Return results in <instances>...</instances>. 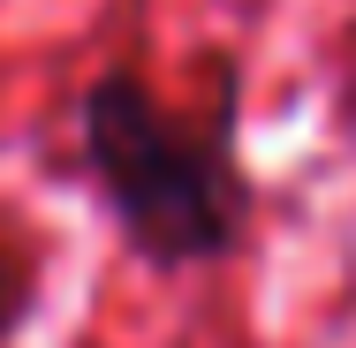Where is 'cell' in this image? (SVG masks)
<instances>
[{
	"mask_svg": "<svg viewBox=\"0 0 356 348\" xmlns=\"http://www.w3.org/2000/svg\"><path fill=\"white\" fill-rule=\"evenodd\" d=\"M76 144L144 265H220L250 235V174L235 159V76L213 114H175L137 69H106L76 99Z\"/></svg>",
	"mask_w": 356,
	"mask_h": 348,
	"instance_id": "6da1fadb",
	"label": "cell"
},
{
	"mask_svg": "<svg viewBox=\"0 0 356 348\" xmlns=\"http://www.w3.org/2000/svg\"><path fill=\"white\" fill-rule=\"evenodd\" d=\"M15 318H23V273H15V265H8V250H0V333H8Z\"/></svg>",
	"mask_w": 356,
	"mask_h": 348,
	"instance_id": "7a4b0ae2",
	"label": "cell"
}]
</instances>
